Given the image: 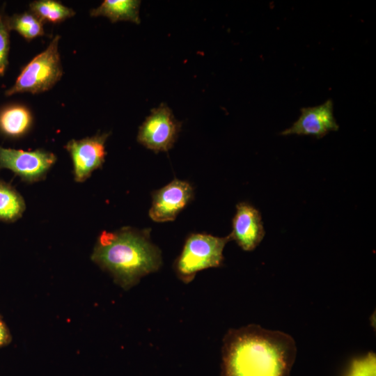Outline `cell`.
<instances>
[{"label":"cell","instance_id":"cell-17","mask_svg":"<svg viewBox=\"0 0 376 376\" xmlns=\"http://www.w3.org/2000/svg\"><path fill=\"white\" fill-rule=\"evenodd\" d=\"M10 30L6 22V17L0 13V77L6 72L8 64L10 49Z\"/></svg>","mask_w":376,"mask_h":376},{"label":"cell","instance_id":"cell-12","mask_svg":"<svg viewBox=\"0 0 376 376\" xmlns=\"http://www.w3.org/2000/svg\"><path fill=\"white\" fill-rule=\"evenodd\" d=\"M32 121L31 111L23 105H10L0 111V131L7 136L24 135L31 128Z\"/></svg>","mask_w":376,"mask_h":376},{"label":"cell","instance_id":"cell-6","mask_svg":"<svg viewBox=\"0 0 376 376\" xmlns=\"http://www.w3.org/2000/svg\"><path fill=\"white\" fill-rule=\"evenodd\" d=\"M56 161L52 152L43 149L25 151L0 146V169H8L27 182L42 180Z\"/></svg>","mask_w":376,"mask_h":376},{"label":"cell","instance_id":"cell-15","mask_svg":"<svg viewBox=\"0 0 376 376\" xmlns=\"http://www.w3.org/2000/svg\"><path fill=\"white\" fill-rule=\"evenodd\" d=\"M29 11L43 22L59 23L75 15L70 8L54 0L34 1L29 4Z\"/></svg>","mask_w":376,"mask_h":376},{"label":"cell","instance_id":"cell-11","mask_svg":"<svg viewBox=\"0 0 376 376\" xmlns=\"http://www.w3.org/2000/svg\"><path fill=\"white\" fill-rule=\"evenodd\" d=\"M140 4L137 0H105L97 8L91 9L90 15L107 17L112 22L130 21L139 24Z\"/></svg>","mask_w":376,"mask_h":376},{"label":"cell","instance_id":"cell-2","mask_svg":"<svg viewBox=\"0 0 376 376\" xmlns=\"http://www.w3.org/2000/svg\"><path fill=\"white\" fill-rule=\"evenodd\" d=\"M93 262L109 272L116 283L130 289L162 264L160 250L150 240V230L124 227L102 231L91 256Z\"/></svg>","mask_w":376,"mask_h":376},{"label":"cell","instance_id":"cell-7","mask_svg":"<svg viewBox=\"0 0 376 376\" xmlns=\"http://www.w3.org/2000/svg\"><path fill=\"white\" fill-rule=\"evenodd\" d=\"M109 133L97 134L80 140L72 139L65 146L70 155L75 180L82 182L104 162L105 143Z\"/></svg>","mask_w":376,"mask_h":376},{"label":"cell","instance_id":"cell-3","mask_svg":"<svg viewBox=\"0 0 376 376\" xmlns=\"http://www.w3.org/2000/svg\"><path fill=\"white\" fill-rule=\"evenodd\" d=\"M230 240V235L219 237L205 233L191 234L175 262L174 268L178 278L187 283L194 279L198 272L221 266L224 246Z\"/></svg>","mask_w":376,"mask_h":376},{"label":"cell","instance_id":"cell-5","mask_svg":"<svg viewBox=\"0 0 376 376\" xmlns=\"http://www.w3.org/2000/svg\"><path fill=\"white\" fill-rule=\"evenodd\" d=\"M181 123L165 104L153 109L139 129L137 141L156 152L168 151L175 143Z\"/></svg>","mask_w":376,"mask_h":376},{"label":"cell","instance_id":"cell-1","mask_svg":"<svg viewBox=\"0 0 376 376\" xmlns=\"http://www.w3.org/2000/svg\"><path fill=\"white\" fill-rule=\"evenodd\" d=\"M296 353L286 333L257 324L230 329L224 338L222 376H290Z\"/></svg>","mask_w":376,"mask_h":376},{"label":"cell","instance_id":"cell-13","mask_svg":"<svg viewBox=\"0 0 376 376\" xmlns=\"http://www.w3.org/2000/svg\"><path fill=\"white\" fill-rule=\"evenodd\" d=\"M22 196L12 186L0 180V220L15 221L25 210Z\"/></svg>","mask_w":376,"mask_h":376},{"label":"cell","instance_id":"cell-4","mask_svg":"<svg viewBox=\"0 0 376 376\" xmlns=\"http://www.w3.org/2000/svg\"><path fill=\"white\" fill-rule=\"evenodd\" d=\"M59 40L60 36H56L47 47L23 68L15 84L6 91V95L42 93L61 79L63 72L58 52Z\"/></svg>","mask_w":376,"mask_h":376},{"label":"cell","instance_id":"cell-14","mask_svg":"<svg viewBox=\"0 0 376 376\" xmlns=\"http://www.w3.org/2000/svg\"><path fill=\"white\" fill-rule=\"evenodd\" d=\"M10 31H15L27 40L45 34L43 22L31 11L14 14L6 17Z\"/></svg>","mask_w":376,"mask_h":376},{"label":"cell","instance_id":"cell-16","mask_svg":"<svg viewBox=\"0 0 376 376\" xmlns=\"http://www.w3.org/2000/svg\"><path fill=\"white\" fill-rule=\"evenodd\" d=\"M346 376H375V354L368 352L366 355L354 359Z\"/></svg>","mask_w":376,"mask_h":376},{"label":"cell","instance_id":"cell-18","mask_svg":"<svg viewBox=\"0 0 376 376\" xmlns=\"http://www.w3.org/2000/svg\"><path fill=\"white\" fill-rule=\"evenodd\" d=\"M10 340L9 330L0 316V347L8 345Z\"/></svg>","mask_w":376,"mask_h":376},{"label":"cell","instance_id":"cell-8","mask_svg":"<svg viewBox=\"0 0 376 376\" xmlns=\"http://www.w3.org/2000/svg\"><path fill=\"white\" fill-rule=\"evenodd\" d=\"M193 196L194 190L189 182L174 179L152 193L149 217L156 222L173 221L192 200Z\"/></svg>","mask_w":376,"mask_h":376},{"label":"cell","instance_id":"cell-10","mask_svg":"<svg viewBox=\"0 0 376 376\" xmlns=\"http://www.w3.org/2000/svg\"><path fill=\"white\" fill-rule=\"evenodd\" d=\"M232 226L231 240L246 251L254 250L265 234L260 212L246 202L237 205Z\"/></svg>","mask_w":376,"mask_h":376},{"label":"cell","instance_id":"cell-9","mask_svg":"<svg viewBox=\"0 0 376 376\" xmlns=\"http://www.w3.org/2000/svg\"><path fill=\"white\" fill-rule=\"evenodd\" d=\"M338 129L339 125L334 116L333 102L328 99L320 105L301 108L299 118L280 134L308 135L320 139Z\"/></svg>","mask_w":376,"mask_h":376}]
</instances>
